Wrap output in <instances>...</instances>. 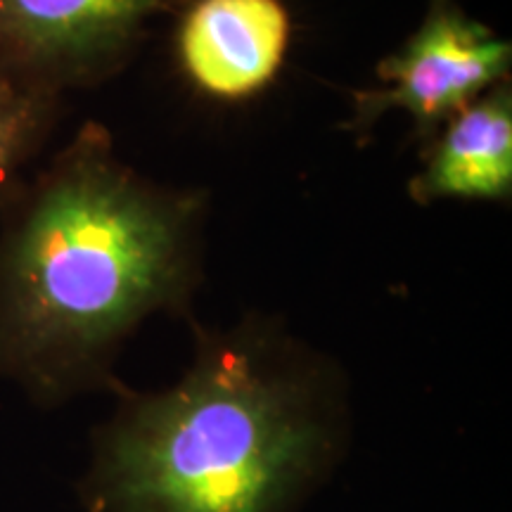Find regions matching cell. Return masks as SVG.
Here are the masks:
<instances>
[{"mask_svg":"<svg viewBox=\"0 0 512 512\" xmlns=\"http://www.w3.org/2000/svg\"><path fill=\"white\" fill-rule=\"evenodd\" d=\"M290 41L280 0H197L181 24L178 55L204 93L240 100L271 83Z\"/></svg>","mask_w":512,"mask_h":512,"instance_id":"5","label":"cell"},{"mask_svg":"<svg viewBox=\"0 0 512 512\" xmlns=\"http://www.w3.org/2000/svg\"><path fill=\"white\" fill-rule=\"evenodd\" d=\"M510 57V43L467 17L453 0H430L418 31L382 62L384 91L361 95L358 112L373 119L403 110L420 128H434L498 86Z\"/></svg>","mask_w":512,"mask_h":512,"instance_id":"3","label":"cell"},{"mask_svg":"<svg viewBox=\"0 0 512 512\" xmlns=\"http://www.w3.org/2000/svg\"><path fill=\"white\" fill-rule=\"evenodd\" d=\"M332 377L271 332L216 337L93 437L86 512H299L344 456Z\"/></svg>","mask_w":512,"mask_h":512,"instance_id":"1","label":"cell"},{"mask_svg":"<svg viewBox=\"0 0 512 512\" xmlns=\"http://www.w3.org/2000/svg\"><path fill=\"white\" fill-rule=\"evenodd\" d=\"M169 0H0V72L48 93L117 60Z\"/></svg>","mask_w":512,"mask_h":512,"instance_id":"4","label":"cell"},{"mask_svg":"<svg viewBox=\"0 0 512 512\" xmlns=\"http://www.w3.org/2000/svg\"><path fill=\"white\" fill-rule=\"evenodd\" d=\"M512 190V95L508 86L486 91L448 119L413 195L434 200H503Z\"/></svg>","mask_w":512,"mask_h":512,"instance_id":"6","label":"cell"},{"mask_svg":"<svg viewBox=\"0 0 512 512\" xmlns=\"http://www.w3.org/2000/svg\"><path fill=\"white\" fill-rule=\"evenodd\" d=\"M46 112L48 93L0 72V185L36 145Z\"/></svg>","mask_w":512,"mask_h":512,"instance_id":"7","label":"cell"},{"mask_svg":"<svg viewBox=\"0 0 512 512\" xmlns=\"http://www.w3.org/2000/svg\"><path fill=\"white\" fill-rule=\"evenodd\" d=\"M183 275L176 204L83 138L0 242V375L41 403L86 392Z\"/></svg>","mask_w":512,"mask_h":512,"instance_id":"2","label":"cell"}]
</instances>
